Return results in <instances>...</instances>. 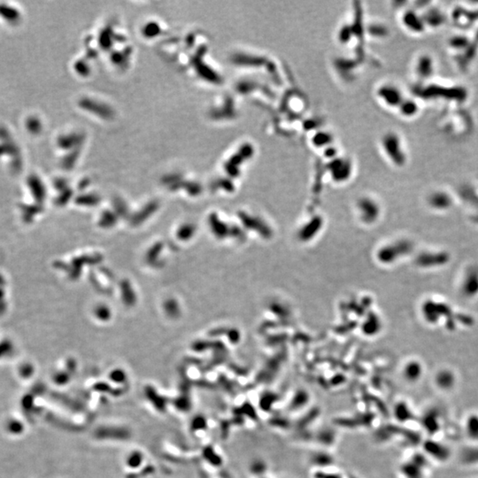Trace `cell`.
Here are the masks:
<instances>
[{
	"instance_id": "cell-1",
	"label": "cell",
	"mask_w": 478,
	"mask_h": 478,
	"mask_svg": "<svg viewBox=\"0 0 478 478\" xmlns=\"http://www.w3.org/2000/svg\"><path fill=\"white\" fill-rule=\"evenodd\" d=\"M462 292L467 297L476 296L478 293V270L469 269L463 280Z\"/></svg>"
},
{
	"instance_id": "cell-2",
	"label": "cell",
	"mask_w": 478,
	"mask_h": 478,
	"mask_svg": "<svg viewBox=\"0 0 478 478\" xmlns=\"http://www.w3.org/2000/svg\"><path fill=\"white\" fill-rule=\"evenodd\" d=\"M430 203L437 209L446 210L452 206L453 199L448 194L444 191H440L431 195Z\"/></svg>"
},
{
	"instance_id": "cell-3",
	"label": "cell",
	"mask_w": 478,
	"mask_h": 478,
	"mask_svg": "<svg viewBox=\"0 0 478 478\" xmlns=\"http://www.w3.org/2000/svg\"><path fill=\"white\" fill-rule=\"evenodd\" d=\"M421 367L419 364L411 362L407 364L404 369L403 375L407 381H415L418 379L421 375Z\"/></svg>"
},
{
	"instance_id": "cell-4",
	"label": "cell",
	"mask_w": 478,
	"mask_h": 478,
	"mask_svg": "<svg viewBox=\"0 0 478 478\" xmlns=\"http://www.w3.org/2000/svg\"><path fill=\"white\" fill-rule=\"evenodd\" d=\"M336 478V477H328V478Z\"/></svg>"
}]
</instances>
